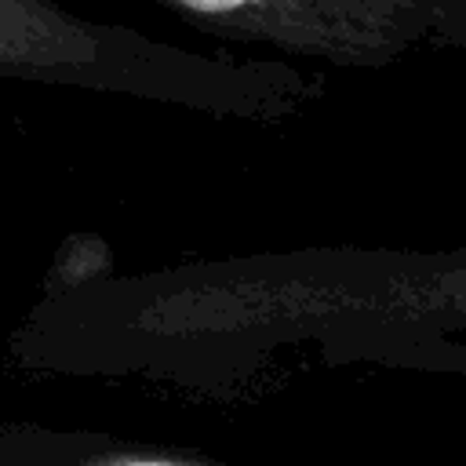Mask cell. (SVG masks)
Segmentation results:
<instances>
[{
    "mask_svg": "<svg viewBox=\"0 0 466 466\" xmlns=\"http://www.w3.org/2000/svg\"><path fill=\"white\" fill-rule=\"evenodd\" d=\"M124 466H182V462H164V459H142V462H124Z\"/></svg>",
    "mask_w": 466,
    "mask_h": 466,
    "instance_id": "3957f363",
    "label": "cell"
},
{
    "mask_svg": "<svg viewBox=\"0 0 466 466\" xmlns=\"http://www.w3.org/2000/svg\"><path fill=\"white\" fill-rule=\"evenodd\" d=\"M0 76L237 120H280L320 95L291 62L189 51L58 0H0Z\"/></svg>",
    "mask_w": 466,
    "mask_h": 466,
    "instance_id": "6da1fadb",
    "label": "cell"
},
{
    "mask_svg": "<svg viewBox=\"0 0 466 466\" xmlns=\"http://www.w3.org/2000/svg\"><path fill=\"white\" fill-rule=\"evenodd\" d=\"M186 25L342 69H386L466 40V0H149Z\"/></svg>",
    "mask_w": 466,
    "mask_h": 466,
    "instance_id": "7a4b0ae2",
    "label": "cell"
}]
</instances>
